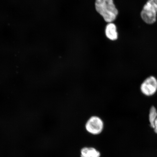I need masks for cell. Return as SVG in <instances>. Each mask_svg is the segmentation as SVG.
<instances>
[{
	"label": "cell",
	"mask_w": 157,
	"mask_h": 157,
	"mask_svg": "<svg viewBox=\"0 0 157 157\" xmlns=\"http://www.w3.org/2000/svg\"><path fill=\"white\" fill-rule=\"evenodd\" d=\"M95 5L98 12L107 22H112L116 19L118 11L113 0H96Z\"/></svg>",
	"instance_id": "cell-1"
},
{
	"label": "cell",
	"mask_w": 157,
	"mask_h": 157,
	"mask_svg": "<svg viewBox=\"0 0 157 157\" xmlns=\"http://www.w3.org/2000/svg\"><path fill=\"white\" fill-rule=\"evenodd\" d=\"M157 13V0H148L141 13L143 21L148 24L156 22Z\"/></svg>",
	"instance_id": "cell-2"
},
{
	"label": "cell",
	"mask_w": 157,
	"mask_h": 157,
	"mask_svg": "<svg viewBox=\"0 0 157 157\" xmlns=\"http://www.w3.org/2000/svg\"><path fill=\"white\" fill-rule=\"evenodd\" d=\"M85 128L87 132L93 135L101 133L104 128V123L101 118L93 116L88 119L86 123Z\"/></svg>",
	"instance_id": "cell-3"
},
{
	"label": "cell",
	"mask_w": 157,
	"mask_h": 157,
	"mask_svg": "<svg viewBox=\"0 0 157 157\" xmlns=\"http://www.w3.org/2000/svg\"><path fill=\"white\" fill-rule=\"evenodd\" d=\"M140 88L142 93L145 95H152L157 90V80L154 76H150L143 82Z\"/></svg>",
	"instance_id": "cell-4"
},
{
	"label": "cell",
	"mask_w": 157,
	"mask_h": 157,
	"mask_svg": "<svg viewBox=\"0 0 157 157\" xmlns=\"http://www.w3.org/2000/svg\"><path fill=\"white\" fill-rule=\"evenodd\" d=\"M80 157H100L101 153L92 147H84L80 151Z\"/></svg>",
	"instance_id": "cell-5"
},
{
	"label": "cell",
	"mask_w": 157,
	"mask_h": 157,
	"mask_svg": "<svg viewBox=\"0 0 157 157\" xmlns=\"http://www.w3.org/2000/svg\"><path fill=\"white\" fill-rule=\"evenodd\" d=\"M105 33L106 36L110 40L113 41L117 40L118 34L117 31V27L113 23H109L107 25L105 28Z\"/></svg>",
	"instance_id": "cell-6"
},
{
	"label": "cell",
	"mask_w": 157,
	"mask_h": 157,
	"mask_svg": "<svg viewBox=\"0 0 157 157\" xmlns=\"http://www.w3.org/2000/svg\"><path fill=\"white\" fill-rule=\"evenodd\" d=\"M157 117V111L156 108L153 106L151 108L149 114V121L151 126L154 128V123Z\"/></svg>",
	"instance_id": "cell-7"
},
{
	"label": "cell",
	"mask_w": 157,
	"mask_h": 157,
	"mask_svg": "<svg viewBox=\"0 0 157 157\" xmlns=\"http://www.w3.org/2000/svg\"><path fill=\"white\" fill-rule=\"evenodd\" d=\"M153 128H154V129L155 132L157 134V117L156 119L155 120V121L154 123V127Z\"/></svg>",
	"instance_id": "cell-8"
}]
</instances>
